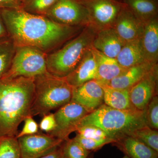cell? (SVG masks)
<instances>
[{
    "mask_svg": "<svg viewBox=\"0 0 158 158\" xmlns=\"http://www.w3.org/2000/svg\"><path fill=\"white\" fill-rule=\"evenodd\" d=\"M93 28L87 27L62 48L47 54L48 72L60 78H65L72 73L92 46L95 35Z\"/></svg>",
    "mask_w": 158,
    "mask_h": 158,
    "instance_id": "cell-5",
    "label": "cell"
},
{
    "mask_svg": "<svg viewBox=\"0 0 158 158\" xmlns=\"http://www.w3.org/2000/svg\"><path fill=\"white\" fill-rule=\"evenodd\" d=\"M71 101L93 112L104 104V91L100 82L91 80L73 88Z\"/></svg>",
    "mask_w": 158,
    "mask_h": 158,
    "instance_id": "cell-12",
    "label": "cell"
},
{
    "mask_svg": "<svg viewBox=\"0 0 158 158\" xmlns=\"http://www.w3.org/2000/svg\"><path fill=\"white\" fill-rule=\"evenodd\" d=\"M40 158H64L62 152L61 145L56 150Z\"/></svg>",
    "mask_w": 158,
    "mask_h": 158,
    "instance_id": "cell-34",
    "label": "cell"
},
{
    "mask_svg": "<svg viewBox=\"0 0 158 158\" xmlns=\"http://www.w3.org/2000/svg\"><path fill=\"white\" fill-rule=\"evenodd\" d=\"M125 43L113 27L100 30L94 38L92 46L107 56L116 59Z\"/></svg>",
    "mask_w": 158,
    "mask_h": 158,
    "instance_id": "cell-15",
    "label": "cell"
},
{
    "mask_svg": "<svg viewBox=\"0 0 158 158\" xmlns=\"http://www.w3.org/2000/svg\"><path fill=\"white\" fill-rule=\"evenodd\" d=\"M141 45L146 62L156 64L158 56V23L157 17L143 23Z\"/></svg>",
    "mask_w": 158,
    "mask_h": 158,
    "instance_id": "cell-17",
    "label": "cell"
},
{
    "mask_svg": "<svg viewBox=\"0 0 158 158\" xmlns=\"http://www.w3.org/2000/svg\"><path fill=\"white\" fill-rule=\"evenodd\" d=\"M24 125L20 132L18 134L16 138H19L23 136L34 135L38 132V125L37 123L33 119L31 116L26 117L24 120Z\"/></svg>",
    "mask_w": 158,
    "mask_h": 158,
    "instance_id": "cell-31",
    "label": "cell"
},
{
    "mask_svg": "<svg viewBox=\"0 0 158 158\" xmlns=\"http://www.w3.org/2000/svg\"><path fill=\"white\" fill-rule=\"evenodd\" d=\"M119 1H121V2H122L123 0H119Z\"/></svg>",
    "mask_w": 158,
    "mask_h": 158,
    "instance_id": "cell-38",
    "label": "cell"
},
{
    "mask_svg": "<svg viewBox=\"0 0 158 158\" xmlns=\"http://www.w3.org/2000/svg\"><path fill=\"white\" fill-rule=\"evenodd\" d=\"M123 158H130L129 157H128L127 156H125L124 157H123Z\"/></svg>",
    "mask_w": 158,
    "mask_h": 158,
    "instance_id": "cell-37",
    "label": "cell"
},
{
    "mask_svg": "<svg viewBox=\"0 0 158 158\" xmlns=\"http://www.w3.org/2000/svg\"><path fill=\"white\" fill-rule=\"evenodd\" d=\"M76 131L79 135L84 138H90L97 140H108L113 143L114 141L106 134L99 128L94 126L87 125L78 128Z\"/></svg>",
    "mask_w": 158,
    "mask_h": 158,
    "instance_id": "cell-28",
    "label": "cell"
},
{
    "mask_svg": "<svg viewBox=\"0 0 158 158\" xmlns=\"http://www.w3.org/2000/svg\"><path fill=\"white\" fill-rule=\"evenodd\" d=\"M15 47L9 36L0 38V78L4 76L10 68Z\"/></svg>",
    "mask_w": 158,
    "mask_h": 158,
    "instance_id": "cell-23",
    "label": "cell"
},
{
    "mask_svg": "<svg viewBox=\"0 0 158 158\" xmlns=\"http://www.w3.org/2000/svg\"><path fill=\"white\" fill-rule=\"evenodd\" d=\"M56 122L54 113H49L44 115L40 123V130L49 133L52 131L56 127Z\"/></svg>",
    "mask_w": 158,
    "mask_h": 158,
    "instance_id": "cell-32",
    "label": "cell"
},
{
    "mask_svg": "<svg viewBox=\"0 0 158 158\" xmlns=\"http://www.w3.org/2000/svg\"><path fill=\"white\" fill-rule=\"evenodd\" d=\"M83 5L88 11L89 23L102 29L114 24L125 4L119 0H86Z\"/></svg>",
    "mask_w": 158,
    "mask_h": 158,
    "instance_id": "cell-9",
    "label": "cell"
},
{
    "mask_svg": "<svg viewBox=\"0 0 158 158\" xmlns=\"http://www.w3.org/2000/svg\"><path fill=\"white\" fill-rule=\"evenodd\" d=\"M97 66L91 46L75 70L65 78L71 86L78 87L85 82L96 80Z\"/></svg>",
    "mask_w": 158,
    "mask_h": 158,
    "instance_id": "cell-14",
    "label": "cell"
},
{
    "mask_svg": "<svg viewBox=\"0 0 158 158\" xmlns=\"http://www.w3.org/2000/svg\"><path fill=\"white\" fill-rule=\"evenodd\" d=\"M73 1H75V2H77L83 4L86 0H73Z\"/></svg>",
    "mask_w": 158,
    "mask_h": 158,
    "instance_id": "cell-36",
    "label": "cell"
},
{
    "mask_svg": "<svg viewBox=\"0 0 158 158\" xmlns=\"http://www.w3.org/2000/svg\"><path fill=\"white\" fill-rule=\"evenodd\" d=\"M47 54L28 46H15L10 68L3 77L35 78L48 72Z\"/></svg>",
    "mask_w": 158,
    "mask_h": 158,
    "instance_id": "cell-6",
    "label": "cell"
},
{
    "mask_svg": "<svg viewBox=\"0 0 158 158\" xmlns=\"http://www.w3.org/2000/svg\"><path fill=\"white\" fill-rule=\"evenodd\" d=\"M34 85V99L30 110L32 117L44 116L71 100L73 87L65 78L55 77L47 72L35 77Z\"/></svg>",
    "mask_w": 158,
    "mask_h": 158,
    "instance_id": "cell-4",
    "label": "cell"
},
{
    "mask_svg": "<svg viewBox=\"0 0 158 158\" xmlns=\"http://www.w3.org/2000/svg\"><path fill=\"white\" fill-rule=\"evenodd\" d=\"M130 136L141 141L158 152L157 130L146 126L136 130Z\"/></svg>",
    "mask_w": 158,
    "mask_h": 158,
    "instance_id": "cell-24",
    "label": "cell"
},
{
    "mask_svg": "<svg viewBox=\"0 0 158 158\" xmlns=\"http://www.w3.org/2000/svg\"><path fill=\"white\" fill-rule=\"evenodd\" d=\"M45 16L55 22L69 27L89 23L86 7L73 0H57Z\"/></svg>",
    "mask_w": 158,
    "mask_h": 158,
    "instance_id": "cell-7",
    "label": "cell"
},
{
    "mask_svg": "<svg viewBox=\"0 0 158 158\" xmlns=\"http://www.w3.org/2000/svg\"><path fill=\"white\" fill-rule=\"evenodd\" d=\"M158 80L157 66L156 65L142 79L130 89L131 103L139 110L146 109L151 100L156 95Z\"/></svg>",
    "mask_w": 158,
    "mask_h": 158,
    "instance_id": "cell-11",
    "label": "cell"
},
{
    "mask_svg": "<svg viewBox=\"0 0 158 158\" xmlns=\"http://www.w3.org/2000/svg\"><path fill=\"white\" fill-rule=\"evenodd\" d=\"M146 119L148 127L158 129V98L156 95L152 98L146 108Z\"/></svg>",
    "mask_w": 158,
    "mask_h": 158,
    "instance_id": "cell-29",
    "label": "cell"
},
{
    "mask_svg": "<svg viewBox=\"0 0 158 158\" xmlns=\"http://www.w3.org/2000/svg\"><path fill=\"white\" fill-rule=\"evenodd\" d=\"M0 158H21L19 143L16 137L0 138Z\"/></svg>",
    "mask_w": 158,
    "mask_h": 158,
    "instance_id": "cell-25",
    "label": "cell"
},
{
    "mask_svg": "<svg viewBox=\"0 0 158 158\" xmlns=\"http://www.w3.org/2000/svg\"><path fill=\"white\" fill-rule=\"evenodd\" d=\"M57 0H23L22 8L24 11L37 15L45 16Z\"/></svg>",
    "mask_w": 158,
    "mask_h": 158,
    "instance_id": "cell-27",
    "label": "cell"
},
{
    "mask_svg": "<svg viewBox=\"0 0 158 158\" xmlns=\"http://www.w3.org/2000/svg\"><path fill=\"white\" fill-rule=\"evenodd\" d=\"M100 83L104 91V104L119 110H128L135 108L130 100V89L113 88L104 83Z\"/></svg>",
    "mask_w": 158,
    "mask_h": 158,
    "instance_id": "cell-21",
    "label": "cell"
},
{
    "mask_svg": "<svg viewBox=\"0 0 158 158\" xmlns=\"http://www.w3.org/2000/svg\"><path fill=\"white\" fill-rule=\"evenodd\" d=\"M116 59L118 64L125 69L146 62L141 38L125 43Z\"/></svg>",
    "mask_w": 158,
    "mask_h": 158,
    "instance_id": "cell-20",
    "label": "cell"
},
{
    "mask_svg": "<svg viewBox=\"0 0 158 158\" xmlns=\"http://www.w3.org/2000/svg\"><path fill=\"white\" fill-rule=\"evenodd\" d=\"M22 0H0V9H21Z\"/></svg>",
    "mask_w": 158,
    "mask_h": 158,
    "instance_id": "cell-33",
    "label": "cell"
},
{
    "mask_svg": "<svg viewBox=\"0 0 158 158\" xmlns=\"http://www.w3.org/2000/svg\"><path fill=\"white\" fill-rule=\"evenodd\" d=\"M73 139L79 142L85 149L90 152L100 149L106 144L112 143L111 141L108 140H97L84 138L77 134Z\"/></svg>",
    "mask_w": 158,
    "mask_h": 158,
    "instance_id": "cell-30",
    "label": "cell"
},
{
    "mask_svg": "<svg viewBox=\"0 0 158 158\" xmlns=\"http://www.w3.org/2000/svg\"><path fill=\"white\" fill-rule=\"evenodd\" d=\"M156 65V64L145 62L132 66L127 69L118 76L105 84L113 88L130 89L146 75Z\"/></svg>",
    "mask_w": 158,
    "mask_h": 158,
    "instance_id": "cell-16",
    "label": "cell"
},
{
    "mask_svg": "<svg viewBox=\"0 0 158 158\" xmlns=\"http://www.w3.org/2000/svg\"><path fill=\"white\" fill-rule=\"evenodd\" d=\"M34 88V78H0V138L17 135L20 124L30 116Z\"/></svg>",
    "mask_w": 158,
    "mask_h": 158,
    "instance_id": "cell-2",
    "label": "cell"
},
{
    "mask_svg": "<svg viewBox=\"0 0 158 158\" xmlns=\"http://www.w3.org/2000/svg\"><path fill=\"white\" fill-rule=\"evenodd\" d=\"M8 36L15 46H28L50 52L71 37L74 27L63 25L22 9H0Z\"/></svg>",
    "mask_w": 158,
    "mask_h": 158,
    "instance_id": "cell-1",
    "label": "cell"
},
{
    "mask_svg": "<svg viewBox=\"0 0 158 158\" xmlns=\"http://www.w3.org/2000/svg\"><path fill=\"white\" fill-rule=\"evenodd\" d=\"M21 158H40L58 149L63 141L49 135L37 133L17 138Z\"/></svg>",
    "mask_w": 158,
    "mask_h": 158,
    "instance_id": "cell-10",
    "label": "cell"
},
{
    "mask_svg": "<svg viewBox=\"0 0 158 158\" xmlns=\"http://www.w3.org/2000/svg\"><path fill=\"white\" fill-rule=\"evenodd\" d=\"M87 125L99 128L114 143L131 136L136 130L148 126L146 109L119 110L103 104L82 118L77 124L75 131L78 128Z\"/></svg>",
    "mask_w": 158,
    "mask_h": 158,
    "instance_id": "cell-3",
    "label": "cell"
},
{
    "mask_svg": "<svg viewBox=\"0 0 158 158\" xmlns=\"http://www.w3.org/2000/svg\"><path fill=\"white\" fill-rule=\"evenodd\" d=\"M83 106L70 101L59 108L54 113L56 128L48 135L62 141L68 139L69 134L75 131L79 121L89 113Z\"/></svg>",
    "mask_w": 158,
    "mask_h": 158,
    "instance_id": "cell-8",
    "label": "cell"
},
{
    "mask_svg": "<svg viewBox=\"0 0 158 158\" xmlns=\"http://www.w3.org/2000/svg\"></svg>",
    "mask_w": 158,
    "mask_h": 158,
    "instance_id": "cell-40",
    "label": "cell"
},
{
    "mask_svg": "<svg viewBox=\"0 0 158 158\" xmlns=\"http://www.w3.org/2000/svg\"><path fill=\"white\" fill-rule=\"evenodd\" d=\"M23 0H22L23 2Z\"/></svg>",
    "mask_w": 158,
    "mask_h": 158,
    "instance_id": "cell-39",
    "label": "cell"
},
{
    "mask_svg": "<svg viewBox=\"0 0 158 158\" xmlns=\"http://www.w3.org/2000/svg\"><path fill=\"white\" fill-rule=\"evenodd\" d=\"M130 158H158V152L131 136L113 143Z\"/></svg>",
    "mask_w": 158,
    "mask_h": 158,
    "instance_id": "cell-19",
    "label": "cell"
},
{
    "mask_svg": "<svg viewBox=\"0 0 158 158\" xmlns=\"http://www.w3.org/2000/svg\"><path fill=\"white\" fill-rule=\"evenodd\" d=\"M122 2L142 22H145L157 16L156 0H123Z\"/></svg>",
    "mask_w": 158,
    "mask_h": 158,
    "instance_id": "cell-22",
    "label": "cell"
},
{
    "mask_svg": "<svg viewBox=\"0 0 158 158\" xmlns=\"http://www.w3.org/2000/svg\"><path fill=\"white\" fill-rule=\"evenodd\" d=\"M97 63L96 80L102 83H108L118 76L127 69L122 67L115 58H110L91 46Z\"/></svg>",
    "mask_w": 158,
    "mask_h": 158,
    "instance_id": "cell-18",
    "label": "cell"
},
{
    "mask_svg": "<svg viewBox=\"0 0 158 158\" xmlns=\"http://www.w3.org/2000/svg\"><path fill=\"white\" fill-rule=\"evenodd\" d=\"M61 148L65 158H88L90 152L73 138L63 141Z\"/></svg>",
    "mask_w": 158,
    "mask_h": 158,
    "instance_id": "cell-26",
    "label": "cell"
},
{
    "mask_svg": "<svg viewBox=\"0 0 158 158\" xmlns=\"http://www.w3.org/2000/svg\"><path fill=\"white\" fill-rule=\"evenodd\" d=\"M8 34L3 22L0 9V38L8 37Z\"/></svg>",
    "mask_w": 158,
    "mask_h": 158,
    "instance_id": "cell-35",
    "label": "cell"
},
{
    "mask_svg": "<svg viewBox=\"0 0 158 158\" xmlns=\"http://www.w3.org/2000/svg\"><path fill=\"white\" fill-rule=\"evenodd\" d=\"M143 27V23L126 5L116 19L113 28L125 43L141 38Z\"/></svg>",
    "mask_w": 158,
    "mask_h": 158,
    "instance_id": "cell-13",
    "label": "cell"
}]
</instances>
